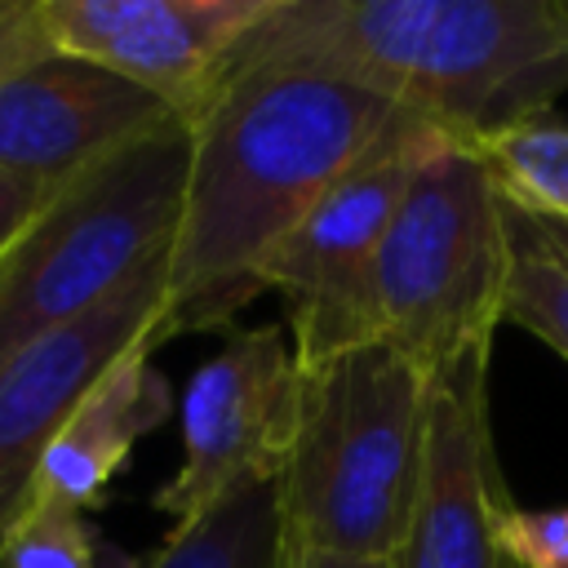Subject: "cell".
<instances>
[{
    "label": "cell",
    "instance_id": "13",
    "mask_svg": "<svg viewBox=\"0 0 568 568\" xmlns=\"http://www.w3.org/2000/svg\"><path fill=\"white\" fill-rule=\"evenodd\" d=\"M138 568H284V532L271 479L226 488L209 510L173 532Z\"/></svg>",
    "mask_w": 568,
    "mask_h": 568
},
{
    "label": "cell",
    "instance_id": "21",
    "mask_svg": "<svg viewBox=\"0 0 568 568\" xmlns=\"http://www.w3.org/2000/svg\"><path fill=\"white\" fill-rule=\"evenodd\" d=\"M9 4H13V0H0V18H4V13H9Z\"/></svg>",
    "mask_w": 568,
    "mask_h": 568
},
{
    "label": "cell",
    "instance_id": "2",
    "mask_svg": "<svg viewBox=\"0 0 568 568\" xmlns=\"http://www.w3.org/2000/svg\"><path fill=\"white\" fill-rule=\"evenodd\" d=\"M475 146L568 93V0H275L240 40Z\"/></svg>",
    "mask_w": 568,
    "mask_h": 568
},
{
    "label": "cell",
    "instance_id": "19",
    "mask_svg": "<svg viewBox=\"0 0 568 568\" xmlns=\"http://www.w3.org/2000/svg\"><path fill=\"white\" fill-rule=\"evenodd\" d=\"M284 568H390V559L333 555V550H284Z\"/></svg>",
    "mask_w": 568,
    "mask_h": 568
},
{
    "label": "cell",
    "instance_id": "6",
    "mask_svg": "<svg viewBox=\"0 0 568 568\" xmlns=\"http://www.w3.org/2000/svg\"><path fill=\"white\" fill-rule=\"evenodd\" d=\"M457 142L435 124L395 111L382 138L311 204V213L271 248L257 280L284 297V333L302 373L377 342V248L417 164Z\"/></svg>",
    "mask_w": 568,
    "mask_h": 568
},
{
    "label": "cell",
    "instance_id": "16",
    "mask_svg": "<svg viewBox=\"0 0 568 568\" xmlns=\"http://www.w3.org/2000/svg\"><path fill=\"white\" fill-rule=\"evenodd\" d=\"M0 568H102L89 519L71 506L31 501L0 541Z\"/></svg>",
    "mask_w": 568,
    "mask_h": 568
},
{
    "label": "cell",
    "instance_id": "14",
    "mask_svg": "<svg viewBox=\"0 0 568 568\" xmlns=\"http://www.w3.org/2000/svg\"><path fill=\"white\" fill-rule=\"evenodd\" d=\"M497 191L532 217L568 226V120L541 111L475 142Z\"/></svg>",
    "mask_w": 568,
    "mask_h": 568
},
{
    "label": "cell",
    "instance_id": "3",
    "mask_svg": "<svg viewBox=\"0 0 568 568\" xmlns=\"http://www.w3.org/2000/svg\"><path fill=\"white\" fill-rule=\"evenodd\" d=\"M430 377L390 342H364L302 373L293 448L275 475L284 550L390 559L404 541Z\"/></svg>",
    "mask_w": 568,
    "mask_h": 568
},
{
    "label": "cell",
    "instance_id": "5",
    "mask_svg": "<svg viewBox=\"0 0 568 568\" xmlns=\"http://www.w3.org/2000/svg\"><path fill=\"white\" fill-rule=\"evenodd\" d=\"M506 195L466 142H444L408 178L377 248V337L426 377L488 351L506 297Z\"/></svg>",
    "mask_w": 568,
    "mask_h": 568
},
{
    "label": "cell",
    "instance_id": "22",
    "mask_svg": "<svg viewBox=\"0 0 568 568\" xmlns=\"http://www.w3.org/2000/svg\"><path fill=\"white\" fill-rule=\"evenodd\" d=\"M501 568H515V564H506V559H501Z\"/></svg>",
    "mask_w": 568,
    "mask_h": 568
},
{
    "label": "cell",
    "instance_id": "20",
    "mask_svg": "<svg viewBox=\"0 0 568 568\" xmlns=\"http://www.w3.org/2000/svg\"><path fill=\"white\" fill-rule=\"evenodd\" d=\"M537 222L546 226V235H550V240L564 248V257H568V226H564V222H550V217H537Z\"/></svg>",
    "mask_w": 568,
    "mask_h": 568
},
{
    "label": "cell",
    "instance_id": "4",
    "mask_svg": "<svg viewBox=\"0 0 568 568\" xmlns=\"http://www.w3.org/2000/svg\"><path fill=\"white\" fill-rule=\"evenodd\" d=\"M186 164L191 124L173 115L49 195L0 257V364L173 244Z\"/></svg>",
    "mask_w": 568,
    "mask_h": 568
},
{
    "label": "cell",
    "instance_id": "18",
    "mask_svg": "<svg viewBox=\"0 0 568 568\" xmlns=\"http://www.w3.org/2000/svg\"><path fill=\"white\" fill-rule=\"evenodd\" d=\"M49 204V191L27 186L9 173H0V257L9 253V244L31 226V217Z\"/></svg>",
    "mask_w": 568,
    "mask_h": 568
},
{
    "label": "cell",
    "instance_id": "10",
    "mask_svg": "<svg viewBox=\"0 0 568 568\" xmlns=\"http://www.w3.org/2000/svg\"><path fill=\"white\" fill-rule=\"evenodd\" d=\"M271 4L275 0H31V18L58 53L106 67L191 120Z\"/></svg>",
    "mask_w": 568,
    "mask_h": 568
},
{
    "label": "cell",
    "instance_id": "12",
    "mask_svg": "<svg viewBox=\"0 0 568 568\" xmlns=\"http://www.w3.org/2000/svg\"><path fill=\"white\" fill-rule=\"evenodd\" d=\"M173 413V390L164 373L151 364V346L129 351L71 413V422L49 444L40 475H36V501L93 510L106 501L111 479L129 466L138 439H146L155 426H164Z\"/></svg>",
    "mask_w": 568,
    "mask_h": 568
},
{
    "label": "cell",
    "instance_id": "15",
    "mask_svg": "<svg viewBox=\"0 0 568 568\" xmlns=\"http://www.w3.org/2000/svg\"><path fill=\"white\" fill-rule=\"evenodd\" d=\"M506 297L501 320L541 337L555 355L568 359V257L546 235V226L506 200Z\"/></svg>",
    "mask_w": 568,
    "mask_h": 568
},
{
    "label": "cell",
    "instance_id": "1",
    "mask_svg": "<svg viewBox=\"0 0 568 568\" xmlns=\"http://www.w3.org/2000/svg\"><path fill=\"white\" fill-rule=\"evenodd\" d=\"M395 106L288 58L235 49L191 124L160 342L226 328L262 297V262L382 138Z\"/></svg>",
    "mask_w": 568,
    "mask_h": 568
},
{
    "label": "cell",
    "instance_id": "11",
    "mask_svg": "<svg viewBox=\"0 0 568 568\" xmlns=\"http://www.w3.org/2000/svg\"><path fill=\"white\" fill-rule=\"evenodd\" d=\"M488 351L462 355L430 377L426 448L408 528L390 568H501V484L488 435Z\"/></svg>",
    "mask_w": 568,
    "mask_h": 568
},
{
    "label": "cell",
    "instance_id": "9",
    "mask_svg": "<svg viewBox=\"0 0 568 568\" xmlns=\"http://www.w3.org/2000/svg\"><path fill=\"white\" fill-rule=\"evenodd\" d=\"M169 248L142 262L93 311L27 342L0 364V541L36 501V475L80 399L138 346H160Z\"/></svg>",
    "mask_w": 568,
    "mask_h": 568
},
{
    "label": "cell",
    "instance_id": "17",
    "mask_svg": "<svg viewBox=\"0 0 568 568\" xmlns=\"http://www.w3.org/2000/svg\"><path fill=\"white\" fill-rule=\"evenodd\" d=\"M497 550L515 568H568V510H497Z\"/></svg>",
    "mask_w": 568,
    "mask_h": 568
},
{
    "label": "cell",
    "instance_id": "7",
    "mask_svg": "<svg viewBox=\"0 0 568 568\" xmlns=\"http://www.w3.org/2000/svg\"><path fill=\"white\" fill-rule=\"evenodd\" d=\"M164 120L173 111L146 89L44 44L31 0L9 4L0 18V173L53 195Z\"/></svg>",
    "mask_w": 568,
    "mask_h": 568
},
{
    "label": "cell",
    "instance_id": "8",
    "mask_svg": "<svg viewBox=\"0 0 568 568\" xmlns=\"http://www.w3.org/2000/svg\"><path fill=\"white\" fill-rule=\"evenodd\" d=\"M302 413V368L284 324L235 328L182 386V466L155 493L173 524L209 510L244 479L280 475Z\"/></svg>",
    "mask_w": 568,
    "mask_h": 568
}]
</instances>
